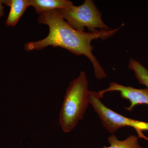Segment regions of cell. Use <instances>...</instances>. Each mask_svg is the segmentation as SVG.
Listing matches in <instances>:
<instances>
[{
	"label": "cell",
	"mask_w": 148,
	"mask_h": 148,
	"mask_svg": "<svg viewBox=\"0 0 148 148\" xmlns=\"http://www.w3.org/2000/svg\"><path fill=\"white\" fill-rule=\"evenodd\" d=\"M38 21L47 25L49 33L47 36L40 40L29 42L24 45L27 51L39 50L48 46L65 49L75 55H83L89 59L98 79L106 78L107 74L92 53L93 47L91 45L94 40H105L115 34L120 27L110 30H99L95 33L79 32L71 27L59 15L56 10L44 12L39 14Z\"/></svg>",
	"instance_id": "obj_1"
},
{
	"label": "cell",
	"mask_w": 148,
	"mask_h": 148,
	"mask_svg": "<svg viewBox=\"0 0 148 148\" xmlns=\"http://www.w3.org/2000/svg\"><path fill=\"white\" fill-rule=\"evenodd\" d=\"M88 82L85 72L70 83L59 114V122L64 132H69L83 119L88 107Z\"/></svg>",
	"instance_id": "obj_2"
},
{
	"label": "cell",
	"mask_w": 148,
	"mask_h": 148,
	"mask_svg": "<svg viewBox=\"0 0 148 148\" xmlns=\"http://www.w3.org/2000/svg\"><path fill=\"white\" fill-rule=\"evenodd\" d=\"M73 29L79 32L95 33L99 30H110V28L102 20V14L92 0H86L82 5H73L68 8L56 10Z\"/></svg>",
	"instance_id": "obj_3"
},
{
	"label": "cell",
	"mask_w": 148,
	"mask_h": 148,
	"mask_svg": "<svg viewBox=\"0 0 148 148\" xmlns=\"http://www.w3.org/2000/svg\"><path fill=\"white\" fill-rule=\"evenodd\" d=\"M98 92L88 90L89 104L100 118L103 126L110 133H114L121 127L128 126L133 127L138 132L139 137L146 139L143 131H148V122L131 119L123 116L108 108L100 100Z\"/></svg>",
	"instance_id": "obj_4"
},
{
	"label": "cell",
	"mask_w": 148,
	"mask_h": 148,
	"mask_svg": "<svg viewBox=\"0 0 148 148\" xmlns=\"http://www.w3.org/2000/svg\"><path fill=\"white\" fill-rule=\"evenodd\" d=\"M110 91H119L121 98L127 99L130 101V105L125 109L129 112L133 110L134 107L140 105L148 106V89L147 88L140 89L130 86H125L116 82H112L108 88L105 90L98 91L100 98H103V95L106 92Z\"/></svg>",
	"instance_id": "obj_5"
},
{
	"label": "cell",
	"mask_w": 148,
	"mask_h": 148,
	"mask_svg": "<svg viewBox=\"0 0 148 148\" xmlns=\"http://www.w3.org/2000/svg\"><path fill=\"white\" fill-rule=\"evenodd\" d=\"M3 3L10 7V11L6 21L8 27L15 26L29 7V0H7L3 1Z\"/></svg>",
	"instance_id": "obj_6"
},
{
	"label": "cell",
	"mask_w": 148,
	"mask_h": 148,
	"mask_svg": "<svg viewBox=\"0 0 148 148\" xmlns=\"http://www.w3.org/2000/svg\"><path fill=\"white\" fill-rule=\"evenodd\" d=\"M29 3L30 6L33 7L39 14L47 11L68 8L74 5L67 0H29Z\"/></svg>",
	"instance_id": "obj_7"
},
{
	"label": "cell",
	"mask_w": 148,
	"mask_h": 148,
	"mask_svg": "<svg viewBox=\"0 0 148 148\" xmlns=\"http://www.w3.org/2000/svg\"><path fill=\"white\" fill-rule=\"evenodd\" d=\"M110 146L102 148H143L140 145L138 138L135 135H130L125 140H120L116 136L112 134L108 138Z\"/></svg>",
	"instance_id": "obj_8"
},
{
	"label": "cell",
	"mask_w": 148,
	"mask_h": 148,
	"mask_svg": "<svg viewBox=\"0 0 148 148\" xmlns=\"http://www.w3.org/2000/svg\"><path fill=\"white\" fill-rule=\"evenodd\" d=\"M128 68L134 72L139 84L145 85L148 89V69L132 58H130Z\"/></svg>",
	"instance_id": "obj_9"
},
{
	"label": "cell",
	"mask_w": 148,
	"mask_h": 148,
	"mask_svg": "<svg viewBox=\"0 0 148 148\" xmlns=\"http://www.w3.org/2000/svg\"><path fill=\"white\" fill-rule=\"evenodd\" d=\"M3 1H0V17L3 15L4 7L3 5Z\"/></svg>",
	"instance_id": "obj_10"
}]
</instances>
